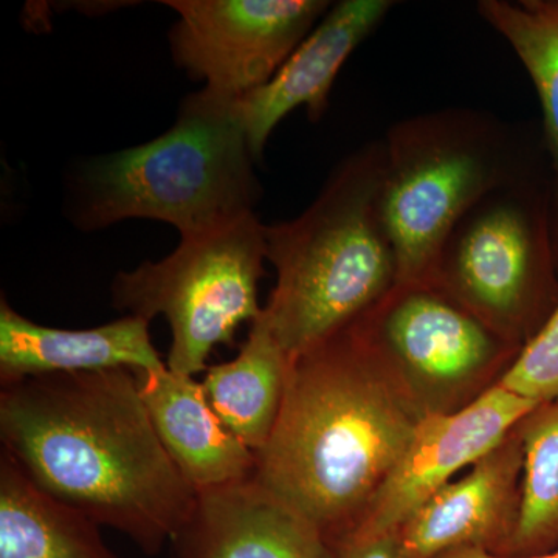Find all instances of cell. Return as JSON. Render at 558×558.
I'll list each match as a JSON object with an SVG mask.
<instances>
[{
  "mask_svg": "<svg viewBox=\"0 0 558 558\" xmlns=\"http://www.w3.org/2000/svg\"><path fill=\"white\" fill-rule=\"evenodd\" d=\"M360 323L422 417L475 402L521 349L433 284L396 286Z\"/></svg>",
  "mask_w": 558,
  "mask_h": 558,
  "instance_id": "ba28073f",
  "label": "cell"
},
{
  "mask_svg": "<svg viewBox=\"0 0 558 558\" xmlns=\"http://www.w3.org/2000/svg\"><path fill=\"white\" fill-rule=\"evenodd\" d=\"M178 13L172 57L209 94L240 100L274 78L317 21L326 0H167Z\"/></svg>",
  "mask_w": 558,
  "mask_h": 558,
  "instance_id": "9c48e42d",
  "label": "cell"
},
{
  "mask_svg": "<svg viewBox=\"0 0 558 558\" xmlns=\"http://www.w3.org/2000/svg\"><path fill=\"white\" fill-rule=\"evenodd\" d=\"M135 376L161 446L197 494L255 476V451L223 425L202 381L168 366Z\"/></svg>",
  "mask_w": 558,
  "mask_h": 558,
  "instance_id": "9a60e30c",
  "label": "cell"
},
{
  "mask_svg": "<svg viewBox=\"0 0 558 558\" xmlns=\"http://www.w3.org/2000/svg\"><path fill=\"white\" fill-rule=\"evenodd\" d=\"M2 450L50 497L159 556L197 490L161 446L130 369L28 377L0 389Z\"/></svg>",
  "mask_w": 558,
  "mask_h": 558,
  "instance_id": "6da1fadb",
  "label": "cell"
},
{
  "mask_svg": "<svg viewBox=\"0 0 558 558\" xmlns=\"http://www.w3.org/2000/svg\"><path fill=\"white\" fill-rule=\"evenodd\" d=\"M537 405L495 385L457 413L422 418L409 447L351 532L379 535L399 531L459 470L495 449Z\"/></svg>",
  "mask_w": 558,
  "mask_h": 558,
  "instance_id": "30bf717a",
  "label": "cell"
},
{
  "mask_svg": "<svg viewBox=\"0 0 558 558\" xmlns=\"http://www.w3.org/2000/svg\"><path fill=\"white\" fill-rule=\"evenodd\" d=\"M170 558H332L310 520L250 478L197 494Z\"/></svg>",
  "mask_w": 558,
  "mask_h": 558,
  "instance_id": "7c38bea8",
  "label": "cell"
},
{
  "mask_svg": "<svg viewBox=\"0 0 558 558\" xmlns=\"http://www.w3.org/2000/svg\"><path fill=\"white\" fill-rule=\"evenodd\" d=\"M438 558H558V548L550 550V553L538 554V556L531 557H502L495 556V554L488 553V550L478 548H464L450 550V553L442 554Z\"/></svg>",
  "mask_w": 558,
  "mask_h": 558,
  "instance_id": "7402d4cb",
  "label": "cell"
},
{
  "mask_svg": "<svg viewBox=\"0 0 558 558\" xmlns=\"http://www.w3.org/2000/svg\"><path fill=\"white\" fill-rule=\"evenodd\" d=\"M392 7L391 0H343L330 7L274 78L236 100L255 160L263 159L271 131L292 110L306 106L312 121L322 120L344 62Z\"/></svg>",
  "mask_w": 558,
  "mask_h": 558,
  "instance_id": "4fadbf2b",
  "label": "cell"
},
{
  "mask_svg": "<svg viewBox=\"0 0 558 558\" xmlns=\"http://www.w3.org/2000/svg\"><path fill=\"white\" fill-rule=\"evenodd\" d=\"M557 270L549 207L526 175L462 216L432 284L523 348L557 307Z\"/></svg>",
  "mask_w": 558,
  "mask_h": 558,
  "instance_id": "52a82bcc",
  "label": "cell"
},
{
  "mask_svg": "<svg viewBox=\"0 0 558 558\" xmlns=\"http://www.w3.org/2000/svg\"><path fill=\"white\" fill-rule=\"evenodd\" d=\"M236 100L201 90L163 135L81 170L72 219L101 230L126 219L171 223L180 238L222 229L255 213L259 189Z\"/></svg>",
  "mask_w": 558,
  "mask_h": 558,
  "instance_id": "277c9868",
  "label": "cell"
},
{
  "mask_svg": "<svg viewBox=\"0 0 558 558\" xmlns=\"http://www.w3.org/2000/svg\"><path fill=\"white\" fill-rule=\"evenodd\" d=\"M167 368L153 344L149 322L126 315L90 329L38 325L0 300V384L53 374L130 369L149 373Z\"/></svg>",
  "mask_w": 558,
  "mask_h": 558,
  "instance_id": "5bb4252c",
  "label": "cell"
},
{
  "mask_svg": "<svg viewBox=\"0 0 558 558\" xmlns=\"http://www.w3.org/2000/svg\"><path fill=\"white\" fill-rule=\"evenodd\" d=\"M264 230L253 213L222 229L183 238L167 258L117 274L110 288L116 310L149 323L167 318L172 333L167 366L172 373H204L213 349L234 347L242 323L263 315Z\"/></svg>",
  "mask_w": 558,
  "mask_h": 558,
  "instance_id": "8992f818",
  "label": "cell"
},
{
  "mask_svg": "<svg viewBox=\"0 0 558 558\" xmlns=\"http://www.w3.org/2000/svg\"><path fill=\"white\" fill-rule=\"evenodd\" d=\"M519 427L524 450L520 513L502 557L558 548V400L539 403Z\"/></svg>",
  "mask_w": 558,
  "mask_h": 558,
  "instance_id": "d6986e66",
  "label": "cell"
},
{
  "mask_svg": "<svg viewBox=\"0 0 558 558\" xmlns=\"http://www.w3.org/2000/svg\"><path fill=\"white\" fill-rule=\"evenodd\" d=\"M498 385L535 403L558 400V304L545 325L520 349Z\"/></svg>",
  "mask_w": 558,
  "mask_h": 558,
  "instance_id": "ffe728a7",
  "label": "cell"
},
{
  "mask_svg": "<svg viewBox=\"0 0 558 558\" xmlns=\"http://www.w3.org/2000/svg\"><path fill=\"white\" fill-rule=\"evenodd\" d=\"M290 363L259 317L252 323L236 359L209 366L202 379L211 409L255 453L266 446L277 425Z\"/></svg>",
  "mask_w": 558,
  "mask_h": 558,
  "instance_id": "e0dca14e",
  "label": "cell"
},
{
  "mask_svg": "<svg viewBox=\"0 0 558 558\" xmlns=\"http://www.w3.org/2000/svg\"><path fill=\"white\" fill-rule=\"evenodd\" d=\"M100 524L50 497L2 450L0 558H120Z\"/></svg>",
  "mask_w": 558,
  "mask_h": 558,
  "instance_id": "2e32d148",
  "label": "cell"
},
{
  "mask_svg": "<svg viewBox=\"0 0 558 558\" xmlns=\"http://www.w3.org/2000/svg\"><path fill=\"white\" fill-rule=\"evenodd\" d=\"M384 142L341 161L299 218L266 226L277 282L263 322L290 360L379 306L398 284L380 218Z\"/></svg>",
  "mask_w": 558,
  "mask_h": 558,
  "instance_id": "3957f363",
  "label": "cell"
},
{
  "mask_svg": "<svg viewBox=\"0 0 558 558\" xmlns=\"http://www.w3.org/2000/svg\"><path fill=\"white\" fill-rule=\"evenodd\" d=\"M523 464L517 425L470 465L468 475L446 484L399 529L409 557L438 558L464 548L499 556L519 521Z\"/></svg>",
  "mask_w": 558,
  "mask_h": 558,
  "instance_id": "8fae6325",
  "label": "cell"
},
{
  "mask_svg": "<svg viewBox=\"0 0 558 558\" xmlns=\"http://www.w3.org/2000/svg\"><path fill=\"white\" fill-rule=\"evenodd\" d=\"M381 222L398 284H432L451 230L492 191L526 178L517 132L470 109H444L396 123L384 140Z\"/></svg>",
  "mask_w": 558,
  "mask_h": 558,
  "instance_id": "5b68a950",
  "label": "cell"
},
{
  "mask_svg": "<svg viewBox=\"0 0 558 558\" xmlns=\"http://www.w3.org/2000/svg\"><path fill=\"white\" fill-rule=\"evenodd\" d=\"M332 558H410L399 531L379 535L349 532L330 543Z\"/></svg>",
  "mask_w": 558,
  "mask_h": 558,
  "instance_id": "44dd1931",
  "label": "cell"
},
{
  "mask_svg": "<svg viewBox=\"0 0 558 558\" xmlns=\"http://www.w3.org/2000/svg\"><path fill=\"white\" fill-rule=\"evenodd\" d=\"M478 13L515 51L537 89L554 172L553 236L558 266V0H481Z\"/></svg>",
  "mask_w": 558,
  "mask_h": 558,
  "instance_id": "ac0fdd59",
  "label": "cell"
},
{
  "mask_svg": "<svg viewBox=\"0 0 558 558\" xmlns=\"http://www.w3.org/2000/svg\"><path fill=\"white\" fill-rule=\"evenodd\" d=\"M422 418L359 319L290 363L255 480L330 545L359 526Z\"/></svg>",
  "mask_w": 558,
  "mask_h": 558,
  "instance_id": "7a4b0ae2",
  "label": "cell"
}]
</instances>
